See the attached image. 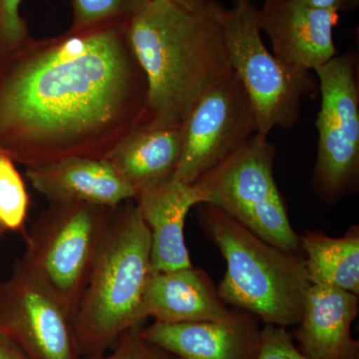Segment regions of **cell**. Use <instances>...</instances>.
I'll use <instances>...</instances> for the list:
<instances>
[{
  "label": "cell",
  "instance_id": "1",
  "mask_svg": "<svg viewBox=\"0 0 359 359\" xmlns=\"http://www.w3.org/2000/svg\"><path fill=\"white\" fill-rule=\"evenodd\" d=\"M146 105L126 21L30 37L0 52V152L26 168L104 159L145 120Z\"/></svg>",
  "mask_w": 359,
  "mask_h": 359
},
{
  "label": "cell",
  "instance_id": "2",
  "mask_svg": "<svg viewBox=\"0 0 359 359\" xmlns=\"http://www.w3.org/2000/svg\"><path fill=\"white\" fill-rule=\"evenodd\" d=\"M226 11L219 0L191 7L146 0L126 20L147 83L145 120L182 125L200 96L233 74L224 43Z\"/></svg>",
  "mask_w": 359,
  "mask_h": 359
},
{
  "label": "cell",
  "instance_id": "3",
  "mask_svg": "<svg viewBox=\"0 0 359 359\" xmlns=\"http://www.w3.org/2000/svg\"><path fill=\"white\" fill-rule=\"evenodd\" d=\"M151 266V236L137 205L115 208L93 268L72 316L82 359L109 351L130 328L141 325Z\"/></svg>",
  "mask_w": 359,
  "mask_h": 359
},
{
  "label": "cell",
  "instance_id": "4",
  "mask_svg": "<svg viewBox=\"0 0 359 359\" xmlns=\"http://www.w3.org/2000/svg\"><path fill=\"white\" fill-rule=\"evenodd\" d=\"M198 205L200 226L226 261L222 301L266 325H299L311 285L304 255L269 244L214 205Z\"/></svg>",
  "mask_w": 359,
  "mask_h": 359
},
{
  "label": "cell",
  "instance_id": "5",
  "mask_svg": "<svg viewBox=\"0 0 359 359\" xmlns=\"http://www.w3.org/2000/svg\"><path fill=\"white\" fill-rule=\"evenodd\" d=\"M254 0H233L224 16V43L233 72L244 85L254 107L257 136L269 139L273 130L292 129L302 103L318 90L314 72L283 65L262 37Z\"/></svg>",
  "mask_w": 359,
  "mask_h": 359
},
{
  "label": "cell",
  "instance_id": "6",
  "mask_svg": "<svg viewBox=\"0 0 359 359\" xmlns=\"http://www.w3.org/2000/svg\"><path fill=\"white\" fill-rule=\"evenodd\" d=\"M115 209L83 203L48 207L25 231L20 263L74 313Z\"/></svg>",
  "mask_w": 359,
  "mask_h": 359
},
{
  "label": "cell",
  "instance_id": "7",
  "mask_svg": "<svg viewBox=\"0 0 359 359\" xmlns=\"http://www.w3.org/2000/svg\"><path fill=\"white\" fill-rule=\"evenodd\" d=\"M276 148L256 136L193 184L201 204L218 208L269 244L302 254L273 175Z\"/></svg>",
  "mask_w": 359,
  "mask_h": 359
},
{
  "label": "cell",
  "instance_id": "8",
  "mask_svg": "<svg viewBox=\"0 0 359 359\" xmlns=\"http://www.w3.org/2000/svg\"><path fill=\"white\" fill-rule=\"evenodd\" d=\"M321 102L316 119L318 154L314 192L337 203L359 184V78L355 54L335 56L314 71Z\"/></svg>",
  "mask_w": 359,
  "mask_h": 359
},
{
  "label": "cell",
  "instance_id": "9",
  "mask_svg": "<svg viewBox=\"0 0 359 359\" xmlns=\"http://www.w3.org/2000/svg\"><path fill=\"white\" fill-rule=\"evenodd\" d=\"M183 146L174 178L192 185L257 133L254 107L235 73L205 92L182 123Z\"/></svg>",
  "mask_w": 359,
  "mask_h": 359
},
{
  "label": "cell",
  "instance_id": "10",
  "mask_svg": "<svg viewBox=\"0 0 359 359\" xmlns=\"http://www.w3.org/2000/svg\"><path fill=\"white\" fill-rule=\"evenodd\" d=\"M0 330L27 359H82L69 309L20 259L0 282Z\"/></svg>",
  "mask_w": 359,
  "mask_h": 359
},
{
  "label": "cell",
  "instance_id": "11",
  "mask_svg": "<svg viewBox=\"0 0 359 359\" xmlns=\"http://www.w3.org/2000/svg\"><path fill=\"white\" fill-rule=\"evenodd\" d=\"M339 20L337 11L292 0H264L257 7V21L273 55L283 65L311 72L337 56L334 32Z\"/></svg>",
  "mask_w": 359,
  "mask_h": 359
},
{
  "label": "cell",
  "instance_id": "12",
  "mask_svg": "<svg viewBox=\"0 0 359 359\" xmlns=\"http://www.w3.org/2000/svg\"><path fill=\"white\" fill-rule=\"evenodd\" d=\"M140 334L179 359H256L261 346L257 318L241 309L228 321H155Z\"/></svg>",
  "mask_w": 359,
  "mask_h": 359
},
{
  "label": "cell",
  "instance_id": "13",
  "mask_svg": "<svg viewBox=\"0 0 359 359\" xmlns=\"http://www.w3.org/2000/svg\"><path fill=\"white\" fill-rule=\"evenodd\" d=\"M32 188L49 204L83 203L115 209L136 192L101 158L73 157L26 168Z\"/></svg>",
  "mask_w": 359,
  "mask_h": 359
},
{
  "label": "cell",
  "instance_id": "14",
  "mask_svg": "<svg viewBox=\"0 0 359 359\" xmlns=\"http://www.w3.org/2000/svg\"><path fill=\"white\" fill-rule=\"evenodd\" d=\"M238 311L229 309L208 273L193 266L152 271L144 295V318L156 323L228 321Z\"/></svg>",
  "mask_w": 359,
  "mask_h": 359
},
{
  "label": "cell",
  "instance_id": "15",
  "mask_svg": "<svg viewBox=\"0 0 359 359\" xmlns=\"http://www.w3.org/2000/svg\"><path fill=\"white\" fill-rule=\"evenodd\" d=\"M135 201L150 231L152 271L192 266L184 229L190 210L202 203L196 187L173 177L141 191Z\"/></svg>",
  "mask_w": 359,
  "mask_h": 359
},
{
  "label": "cell",
  "instance_id": "16",
  "mask_svg": "<svg viewBox=\"0 0 359 359\" xmlns=\"http://www.w3.org/2000/svg\"><path fill=\"white\" fill-rule=\"evenodd\" d=\"M358 311V295L311 285L294 332L299 351L313 359H359V342L351 332Z\"/></svg>",
  "mask_w": 359,
  "mask_h": 359
},
{
  "label": "cell",
  "instance_id": "17",
  "mask_svg": "<svg viewBox=\"0 0 359 359\" xmlns=\"http://www.w3.org/2000/svg\"><path fill=\"white\" fill-rule=\"evenodd\" d=\"M182 125L144 120L104 159L137 194L173 178L181 159Z\"/></svg>",
  "mask_w": 359,
  "mask_h": 359
},
{
  "label": "cell",
  "instance_id": "18",
  "mask_svg": "<svg viewBox=\"0 0 359 359\" xmlns=\"http://www.w3.org/2000/svg\"><path fill=\"white\" fill-rule=\"evenodd\" d=\"M301 237L306 269L311 285H327L359 295V226L344 237L306 231Z\"/></svg>",
  "mask_w": 359,
  "mask_h": 359
},
{
  "label": "cell",
  "instance_id": "19",
  "mask_svg": "<svg viewBox=\"0 0 359 359\" xmlns=\"http://www.w3.org/2000/svg\"><path fill=\"white\" fill-rule=\"evenodd\" d=\"M29 197L25 181L8 156L0 152V228L25 233Z\"/></svg>",
  "mask_w": 359,
  "mask_h": 359
},
{
  "label": "cell",
  "instance_id": "20",
  "mask_svg": "<svg viewBox=\"0 0 359 359\" xmlns=\"http://www.w3.org/2000/svg\"><path fill=\"white\" fill-rule=\"evenodd\" d=\"M146 0H71L72 29L126 21Z\"/></svg>",
  "mask_w": 359,
  "mask_h": 359
},
{
  "label": "cell",
  "instance_id": "21",
  "mask_svg": "<svg viewBox=\"0 0 359 359\" xmlns=\"http://www.w3.org/2000/svg\"><path fill=\"white\" fill-rule=\"evenodd\" d=\"M141 325L125 332L112 348L102 355L84 359H179L161 347L144 339Z\"/></svg>",
  "mask_w": 359,
  "mask_h": 359
},
{
  "label": "cell",
  "instance_id": "22",
  "mask_svg": "<svg viewBox=\"0 0 359 359\" xmlns=\"http://www.w3.org/2000/svg\"><path fill=\"white\" fill-rule=\"evenodd\" d=\"M22 0H0V52L11 50L30 39L27 22L20 15Z\"/></svg>",
  "mask_w": 359,
  "mask_h": 359
},
{
  "label": "cell",
  "instance_id": "23",
  "mask_svg": "<svg viewBox=\"0 0 359 359\" xmlns=\"http://www.w3.org/2000/svg\"><path fill=\"white\" fill-rule=\"evenodd\" d=\"M256 359H313L295 346L287 328L266 325L261 330V346Z\"/></svg>",
  "mask_w": 359,
  "mask_h": 359
},
{
  "label": "cell",
  "instance_id": "24",
  "mask_svg": "<svg viewBox=\"0 0 359 359\" xmlns=\"http://www.w3.org/2000/svg\"><path fill=\"white\" fill-rule=\"evenodd\" d=\"M292 1L314 7V8L337 11L339 14L353 11L359 6V0H292Z\"/></svg>",
  "mask_w": 359,
  "mask_h": 359
},
{
  "label": "cell",
  "instance_id": "25",
  "mask_svg": "<svg viewBox=\"0 0 359 359\" xmlns=\"http://www.w3.org/2000/svg\"><path fill=\"white\" fill-rule=\"evenodd\" d=\"M0 359H27L20 349L0 330Z\"/></svg>",
  "mask_w": 359,
  "mask_h": 359
},
{
  "label": "cell",
  "instance_id": "26",
  "mask_svg": "<svg viewBox=\"0 0 359 359\" xmlns=\"http://www.w3.org/2000/svg\"><path fill=\"white\" fill-rule=\"evenodd\" d=\"M175 1L178 2V4H182V6L191 7L200 4L203 0H175Z\"/></svg>",
  "mask_w": 359,
  "mask_h": 359
},
{
  "label": "cell",
  "instance_id": "27",
  "mask_svg": "<svg viewBox=\"0 0 359 359\" xmlns=\"http://www.w3.org/2000/svg\"><path fill=\"white\" fill-rule=\"evenodd\" d=\"M4 233V231H2V229H1V228H0V237H1V235H2V233Z\"/></svg>",
  "mask_w": 359,
  "mask_h": 359
}]
</instances>
